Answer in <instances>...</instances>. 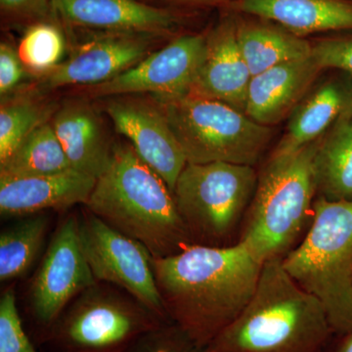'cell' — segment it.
Masks as SVG:
<instances>
[{
	"instance_id": "1",
	"label": "cell",
	"mask_w": 352,
	"mask_h": 352,
	"mask_svg": "<svg viewBox=\"0 0 352 352\" xmlns=\"http://www.w3.org/2000/svg\"><path fill=\"white\" fill-rule=\"evenodd\" d=\"M152 266L168 318L204 351L244 311L263 263L239 241L226 247L192 244L152 258Z\"/></svg>"
},
{
	"instance_id": "2",
	"label": "cell",
	"mask_w": 352,
	"mask_h": 352,
	"mask_svg": "<svg viewBox=\"0 0 352 352\" xmlns=\"http://www.w3.org/2000/svg\"><path fill=\"white\" fill-rule=\"evenodd\" d=\"M333 337L323 305L276 258L263 263L244 311L203 352H325Z\"/></svg>"
},
{
	"instance_id": "3",
	"label": "cell",
	"mask_w": 352,
	"mask_h": 352,
	"mask_svg": "<svg viewBox=\"0 0 352 352\" xmlns=\"http://www.w3.org/2000/svg\"><path fill=\"white\" fill-rule=\"evenodd\" d=\"M85 208L115 230L166 258L194 244L173 192L129 143L113 144L107 170L97 178Z\"/></svg>"
},
{
	"instance_id": "4",
	"label": "cell",
	"mask_w": 352,
	"mask_h": 352,
	"mask_svg": "<svg viewBox=\"0 0 352 352\" xmlns=\"http://www.w3.org/2000/svg\"><path fill=\"white\" fill-rule=\"evenodd\" d=\"M320 138L296 152L271 155L258 176L240 241L263 263L292 251L314 214V161Z\"/></svg>"
},
{
	"instance_id": "5",
	"label": "cell",
	"mask_w": 352,
	"mask_h": 352,
	"mask_svg": "<svg viewBox=\"0 0 352 352\" xmlns=\"http://www.w3.org/2000/svg\"><path fill=\"white\" fill-rule=\"evenodd\" d=\"M283 265L323 305L333 335L352 332V201H315L311 226Z\"/></svg>"
},
{
	"instance_id": "6",
	"label": "cell",
	"mask_w": 352,
	"mask_h": 352,
	"mask_svg": "<svg viewBox=\"0 0 352 352\" xmlns=\"http://www.w3.org/2000/svg\"><path fill=\"white\" fill-rule=\"evenodd\" d=\"M152 100L168 120L187 163L254 166L272 138L270 126L223 102L192 94L175 100Z\"/></svg>"
},
{
	"instance_id": "7",
	"label": "cell",
	"mask_w": 352,
	"mask_h": 352,
	"mask_svg": "<svg viewBox=\"0 0 352 352\" xmlns=\"http://www.w3.org/2000/svg\"><path fill=\"white\" fill-rule=\"evenodd\" d=\"M258 179L254 166L245 164H186L173 194L194 244L217 247L232 233L252 203Z\"/></svg>"
},
{
	"instance_id": "8",
	"label": "cell",
	"mask_w": 352,
	"mask_h": 352,
	"mask_svg": "<svg viewBox=\"0 0 352 352\" xmlns=\"http://www.w3.org/2000/svg\"><path fill=\"white\" fill-rule=\"evenodd\" d=\"M164 323L138 300L95 285L66 308L45 339L57 352H124Z\"/></svg>"
},
{
	"instance_id": "9",
	"label": "cell",
	"mask_w": 352,
	"mask_h": 352,
	"mask_svg": "<svg viewBox=\"0 0 352 352\" xmlns=\"http://www.w3.org/2000/svg\"><path fill=\"white\" fill-rule=\"evenodd\" d=\"M83 254L97 282L124 289L164 321L166 314L152 266V254L138 241L102 221L85 208L78 217Z\"/></svg>"
},
{
	"instance_id": "10",
	"label": "cell",
	"mask_w": 352,
	"mask_h": 352,
	"mask_svg": "<svg viewBox=\"0 0 352 352\" xmlns=\"http://www.w3.org/2000/svg\"><path fill=\"white\" fill-rule=\"evenodd\" d=\"M206 43L205 34L179 36L112 80L76 87L74 92L90 100L136 94H148L157 101L187 96L205 56Z\"/></svg>"
},
{
	"instance_id": "11",
	"label": "cell",
	"mask_w": 352,
	"mask_h": 352,
	"mask_svg": "<svg viewBox=\"0 0 352 352\" xmlns=\"http://www.w3.org/2000/svg\"><path fill=\"white\" fill-rule=\"evenodd\" d=\"M96 282L83 254L78 217L69 215L55 231L30 292L32 316L45 337L73 298Z\"/></svg>"
},
{
	"instance_id": "12",
	"label": "cell",
	"mask_w": 352,
	"mask_h": 352,
	"mask_svg": "<svg viewBox=\"0 0 352 352\" xmlns=\"http://www.w3.org/2000/svg\"><path fill=\"white\" fill-rule=\"evenodd\" d=\"M69 56L34 87L43 94L67 87L108 82L138 65L153 52L157 36L127 32H85Z\"/></svg>"
},
{
	"instance_id": "13",
	"label": "cell",
	"mask_w": 352,
	"mask_h": 352,
	"mask_svg": "<svg viewBox=\"0 0 352 352\" xmlns=\"http://www.w3.org/2000/svg\"><path fill=\"white\" fill-rule=\"evenodd\" d=\"M104 109L116 131L129 141L139 157L173 192L187 160L157 104L151 98L145 100L127 95L112 97Z\"/></svg>"
},
{
	"instance_id": "14",
	"label": "cell",
	"mask_w": 352,
	"mask_h": 352,
	"mask_svg": "<svg viewBox=\"0 0 352 352\" xmlns=\"http://www.w3.org/2000/svg\"><path fill=\"white\" fill-rule=\"evenodd\" d=\"M58 21L65 29L85 32H127L162 38L178 25L168 9L138 0H53Z\"/></svg>"
},
{
	"instance_id": "15",
	"label": "cell",
	"mask_w": 352,
	"mask_h": 352,
	"mask_svg": "<svg viewBox=\"0 0 352 352\" xmlns=\"http://www.w3.org/2000/svg\"><path fill=\"white\" fill-rule=\"evenodd\" d=\"M252 78L238 43L236 21H222L207 36L205 56L190 94L223 102L245 113Z\"/></svg>"
},
{
	"instance_id": "16",
	"label": "cell",
	"mask_w": 352,
	"mask_h": 352,
	"mask_svg": "<svg viewBox=\"0 0 352 352\" xmlns=\"http://www.w3.org/2000/svg\"><path fill=\"white\" fill-rule=\"evenodd\" d=\"M322 71L320 65L310 55L252 76L245 115L263 126L279 124L305 98Z\"/></svg>"
},
{
	"instance_id": "17",
	"label": "cell",
	"mask_w": 352,
	"mask_h": 352,
	"mask_svg": "<svg viewBox=\"0 0 352 352\" xmlns=\"http://www.w3.org/2000/svg\"><path fill=\"white\" fill-rule=\"evenodd\" d=\"M97 178L75 170L54 175L0 177V214L25 217L41 210H66L91 195Z\"/></svg>"
},
{
	"instance_id": "18",
	"label": "cell",
	"mask_w": 352,
	"mask_h": 352,
	"mask_svg": "<svg viewBox=\"0 0 352 352\" xmlns=\"http://www.w3.org/2000/svg\"><path fill=\"white\" fill-rule=\"evenodd\" d=\"M90 101L82 96L66 100L50 122L73 170L98 178L110 164L113 144Z\"/></svg>"
},
{
	"instance_id": "19",
	"label": "cell",
	"mask_w": 352,
	"mask_h": 352,
	"mask_svg": "<svg viewBox=\"0 0 352 352\" xmlns=\"http://www.w3.org/2000/svg\"><path fill=\"white\" fill-rule=\"evenodd\" d=\"M240 12L276 23L296 36L352 31V0H235Z\"/></svg>"
},
{
	"instance_id": "20",
	"label": "cell",
	"mask_w": 352,
	"mask_h": 352,
	"mask_svg": "<svg viewBox=\"0 0 352 352\" xmlns=\"http://www.w3.org/2000/svg\"><path fill=\"white\" fill-rule=\"evenodd\" d=\"M351 104L349 78H332L324 82L289 116L286 133L272 155L289 154L318 140Z\"/></svg>"
},
{
	"instance_id": "21",
	"label": "cell",
	"mask_w": 352,
	"mask_h": 352,
	"mask_svg": "<svg viewBox=\"0 0 352 352\" xmlns=\"http://www.w3.org/2000/svg\"><path fill=\"white\" fill-rule=\"evenodd\" d=\"M314 168L319 198L352 201V104L319 140Z\"/></svg>"
},
{
	"instance_id": "22",
	"label": "cell",
	"mask_w": 352,
	"mask_h": 352,
	"mask_svg": "<svg viewBox=\"0 0 352 352\" xmlns=\"http://www.w3.org/2000/svg\"><path fill=\"white\" fill-rule=\"evenodd\" d=\"M241 52L254 76L277 65L309 57L312 43L280 25L236 22Z\"/></svg>"
},
{
	"instance_id": "23",
	"label": "cell",
	"mask_w": 352,
	"mask_h": 352,
	"mask_svg": "<svg viewBox=\"0 0 352 352\" xmlns=\"http://www.w3.org/2000/svg\"><path fill=\"white\" fill-rule=\"evenodd\" d=\"M32 85L1 98L0 163L39 126L51 122L60 104Z\"/></svg>"
},
{
	"instance_id": "24",
	"label": "cell",
	"mask_w": 352,
	"mask_h": 352,
	"mask_svg": "<svg viewBox=\"0 0 352 352\" xmlns=\"http://www.w3.org/2000/svg\"><path fill=\"white\" fill-rule=\"evenodd\" d=\"M73 170L51 122L30 134L3 163L0 177L54 175Z\"/></svg>"
},
{
	"instance_id": "25",
	"label": "cell",
	"mask_w": 352,
	"mask_h": 352,
	"mask_svg": "<svg viewBox=\"0 0 352 352\" xmlns=\"http://www.w3.org/2000/svg\"><path fill=\"white\" fill-rule=\"evenodd\" d=\"M48 228L43 214L28 215L0 234V280L22 277L38 258Z\"/></svg>"
},
{
	"instance_id": "26",
	"label": "cell",
	"mask_w": 352,
	"mask_h": 352,
	"mask_svg": "<svg viewBox=\"0 0 352 352\" xmlns=\"http://www.w3.org/2000/svg\"><path fill=\"white\" fill-rule=\"evenodd\" d=\"M17 51L30 75L38 78L45 76L65 60L67 36L64 25L57 20L28 25Z\"/></svg>"
},
{
	"instance_id": "27",
	"label": "cell",
	"mask_w": 352,
	"mask_h": 352,
	"mask_svg": "<svg viewBox=\"0 0 352 352\" xmlns=\"http://www.w3.org/2000/svg\"><path fill=\"white\" fill-rule=\"evenodd\" d=\"M0 352H41L25 333L14 289L0 298Z\"/></svg>"
},
{
	"instance_id": "28",
	"label": "cell",
	"mask_w": 352,
	"mask_h": 352,
	"mask_svg": "<svg viewBox=\"0 0 352 352\" xmlns=\"http://www.w3.org/2000/svg\"><path fill=\"white\" fill-rule=\"evenodd\" d=\"M124 352H203L182 329L168 322L138 338Z\"/></svg>"
},
{
	"instance_id": "29",
	"label": "cell",
	"mask_w": 352,
	"mask_h": 352,
	"mask_svg": "<svg viewBox=\"0 0 352 352\" xmlns=\"http://www.w3.org/2000/svg\"><path fill=\"white\" fill-rule=\"evenodd\" d=\"M312 56L323 69H340L352 76V36L321 39L312 44Z\"/></svg>"
},
{
	"instance_id": "30",
	"label": "cell",
	"mask_w": 352,
	"mask_h": 352,
	"mask_svg": "<svg viewBox=\"0 0 352 352\" xmlns=\"http://www.w3.org/2000/svg\"><path fill=\"white\" fill-rule=\"evenodd\" d=\"M2 17L15 24L28 25L57 20L53 0H0Z\"/></svg>"
},
{
	"instance_id": "31",
	"label": "cell",
	"mask_w": 352,
	"mask_h": 352,
	"mask_svg": "<svg viewBox=\"0 0 352 352\" xmlns=\"http://www.w3.org/2000/svg\"><path fill=\"white\" fill-rule=\"evenodd\" d=\"M25 76H31L21 62L18 51L8 43L0 44V96H9L19 90Z\"/></svg>"
},
{
	"instance_id": "32",
	"label": "cell",
	"mask_w": 352,
	"mask_h": 352,
	"mask_svg": "<svg viewBox=\"0 0 352 352\" xmlns=\"http://www.w3.org/2000/svg\"><path fill=\"white\" fill-rule=\"evenodd\" d=\"M325 352H352V332L344 336H335Z\"/></svg>"
},
{
	"instance_id": "33",
	"label": "cell",
	"mask_w": 352,
	"mask_h": 352,
	"mask_svg": "<svg viewBox=\"0 0 352 352\" xmlns=\"http://www.w3.org/2000/svg\"><path fill=\"white\" fill-rule=\"evenodd\" d=\"M173 3L182 4L193 7H210L223 6V4L231 3L232 0H166Z\"/></svg>"
}]
</instances>
